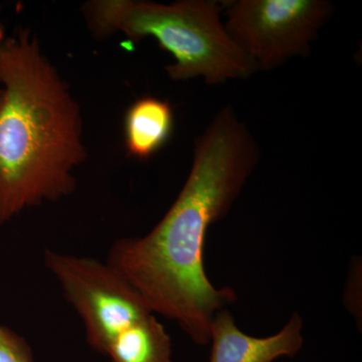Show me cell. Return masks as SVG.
<instances>
[{
	"label": "cell",
	"instance_id": "obj_4",
	"mask_svg": "<svg viewBox=\"0 0 362 362\" xmlns=\"http://www.w3.org/2000/svg\"><path fill=\"white\" fill-rule=\"evenodd\" d=\"M44 263L82 320L90 346L103 356L154 314L107 262L47 249Z\"/></svg>",
	"mask_w": 362,
	"mask_h": 362
},
{
	"label": "cell",
	"instance_id": "obj_8",
	"mask_svg": "<svg viewBox=\"0 0 362 362\" xmlns=\"http://www.w3.org/2000/svg\"><path fill=\"white\" fill-rule=\"evenodd\" d=\"M0 362H35L25 338L4 325H0Z\"/></svg>",
	"mask_w": 362,
	"mask_h": 362
},
{
	"label": "cell",
	"instance_id": "obj_9",
	"mask_svg": "<svg viewBox=\"0 0 362 362\" xmlns=\"http://www.w3.org/2000/svg\"><path fill=\"white\" fill-rule=\"evenodd\" d=\"M1 9H2V6H1V4H0V13H1ZM0 40H1V37H0Z\"/></svg>",
	"mask_w": 362,
	"mask_h": 362
},
{
	"label": "cell",
	"instance_id": "obj_7",
	"mask_svg": "<svg viewBox=\"0 0 362 362\" xmlns=\"http://www.w3.org/2000/svg\"><path fill=\"white\" fill-rule=\"evenodd\" d=\"M173 129L175 114L168 101L149 96L137 100L124 120L128 153L139 160L149 159L165 146Z\"/></svg>",
	"mask_w": 362,
	"mask_h": 362
},
{
	"label": "cell",
	"instance_id": "obj_5",
	"mask_svg": "<svg viewBox=\"0 0 362 362\" xmlns=\"http://www.w3.org/2000/svg\"><path fill=\"white\" fill-rule=\"evenodd\" d=\"M225 28L257 71L308 56L334 7L327 0L221 1Z\"/></svg>",
	"mask_w": 362,
	"mask_h": 362
},
{
	"label": "cell",
	"instance_id": "obj_2",
	"mask_svg": "<svg viewBox=\"0 0 362 362\" xmlns=\"http://www.w3.org/2000/svg\"><path fill=\"white\" fill-rule=\"evenodd\" d=\"M0 226L76 190L86 159L80 108L37 37L0 40Z\"/></svg>",
	"mask_w": 362,
	"mask_h": 362
},
{
	"label": "cell",
	"instance_id": "obj_1",
	"mask_svg": "<svg viewBox=\"0 0 362 362\" xmlns=\"http://www.w3.org/2000/svg\"><path fill=\"white\" fill-rule=\"evenodd\" d=\"M261 151L230 106L221 109L194 141V162L175 202L146 235L117 240L107 263L154 314L175 321L199 345L211 342L216 312L235 303L216 289L204 265L207 230L230 211L258 165Z\"/></svg>",
	"mask_w": 362,
	"mask_h": 362
},
{
	"label": "cell",
	"instance_id": "obj_3",
	"mask_svg": "<svg viewBox=\"0 0 362 362\" xmlns=\"http://www.w3.org/2000/svg\"><path fill=\"white\" fill-rule=\"evenodd\" d=\"M216 0H180L170 4L135 0H94L85 4L90 30L99 39L122 33L129 42L152 37L175 63L168 77L185 82L202 78L206 85L247 80L257 70L221 21Z\"/></svg>",
	"mask_w": 362,
	"mask_h": 362
},
{
	"label": "cell",
	"instance_id": "obj_6",
	"mask_svg": "<svg viewBox=\"0 0 362 362\" xmlns=\"http://www.w3.org/2000/svg\"><path fill=\"white\" fill-rule=\"evenodd\" d=\"M303 321L293 314L283 329L273 337L256 338L245 334L228 309L216 312L209 329L211 362H273L281 356H296L303 345Z\"/></svg>",
	"mask_w": 362,
	"mask_h": 362
}]
</instances>
